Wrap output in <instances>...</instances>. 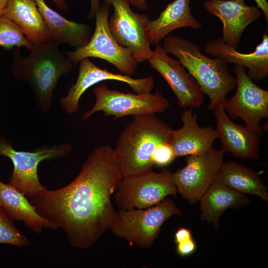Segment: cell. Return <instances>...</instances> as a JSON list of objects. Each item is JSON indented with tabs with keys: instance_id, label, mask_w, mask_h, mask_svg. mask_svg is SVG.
Here are the masks:
<instances>
[{
	"instance_id": "cell-13",
	"label": "cell",
	"mask_w": 268,
	"mask_h": 268,
	"mask_svg": "<svg viewBox=\"0 0 268 268\" xmlns=\"http://www.w3.org/2000/svg\"><path fill=\"white\" fill-rule=\"evenodd\" d=\"M107 80L125 82L136 93L150 92L154 86L152 76L133 78L123 74L114 73L106 68L98 67L89 58H84L79 62L76 82L69 88L67 95L60 100L61 108L67 114H75L78 111L80 98L84 92L95 84Z\"/></svg>"
},
{
	"instance_id": "cell-2",
	"label": "cell",
	"mask_w": 268,
	"mask_h": 268,
	"mask_svg": "<svg viewBox=\"0 0 268 268\" xmlns=\"http://www.w3.org/2000/svg\"><path fill=\"white\" fill-rule=\"evenodd\" d=\"M29 51L27 56L21 57L19 48H15L11 70L16 79L30 86L37 107L47 114L59 80L69 74L73 65L52 40L33 44Z\"/></svg>"
},
{
	"instance_id": "cell-12",
	"label": "cell",
	"mask_w": 268,
	"mask_h": 268,
	"mask_svg": "<svg viewBox=\"0 0 268 268\" xmlns=\"http://www.w3.org/2000/svg\"><path fill=\"white\" fill-rule=\"evenodd\" d=\"M234 71L237 90L232 97L224 102V110L233 117L241 118L246 127L262 136L263 131L260 121L268 118V91L253 81L245 67L236 65Z\"/></svg>"
},
{
	"instance_id": "cell-21",
	"label": "cell",
	"mask_w": 268,
	"mask_h": 268,
	"mask_svg": "<svg viewBox=\"0 0 268 268\" xmlns=\"http://www.w3.org/2000/svg\"><path fill=\"white\" fill-rule=\"evenodd\" d=\"M2 15L14 23L31 43L52 40L34 0H8Z\"/></svg>"
},
{
	"instance_id": "cell-5",
	"label": "cell",
	"mask_w": 268,
	"mask_h": 268,
	"mask_svg": "<svg viewBox=\"0 0 268 268\" xmlns=\"http://www.w3.org/2000/svg\"><path fill=\"white\" fill-rule=\"evenodd\" d=\"M181 214L174 201L165 199L146 208L121 209L110 230L115 236L146 249L152 245L168 218Z\"/></svg>"
},
{
	"instance_id": "cell-23",
	"label": "cell",
	"mask_w": 268,
	"mask_h": 268,
	"mask_svg": "<svg viewBox=\"0 0 268 268\" xmlns=\"http://www.w3.org/2000/svg\"><path fill=\"white\" fill-rule=\"evenodd\" d=\"M200 219L211 223L219 229L218 220L222 213L228 208L243 206L249 201L241 193L216 180L200 199Z\"/></svg>"
},
{
	"instance_id": "cell-28",
	"label": "cell",
	"mask_w": 268,
	"mask_h": 268,
	"mask_svg": "<svg viewBox=\"0 0 268 268\" xmlns=\"http://www.w3.org/2000/svg\"><path fill=\"white\" fill-rule=\"evenodd\" d=\"M177 244L178 253L182 256L192 254L195 250L196 245L192 238L179 242Z\"/></svg>"
},
{
	"instance_id": "cell-24",
	"label": "cell",
	"mask_w": 268,
	"mask_h": 268,
	"mask_svg": "<svg viewBox=\"0 0 268 268\" xmlns=\"http://www.w3.org/2000/svg\"><path fill=\"white\" fill-rule=\"evenodd\" d=\"M216 180L241 193L257 196L268 201V188L259 174L236 161L224 162Z\"/></svg>"
},
{
	"instance_id": "cell-9",
	"label": "cell",
	"mask_w": 268,
	"mask_h": 268,
	"mask_svg": "<svg viewBox=\"0 0 268 268\" xmlns=\"http://www.w3.org/2000/svg\"><path fill=\"white\" fill-rule=\"evenodd\" d=\"M177 193L172 173L164 169L160 173L151 171L122 178L114 195L116 204L129 210L152 206Z\"/></svg>"
},
{
	"instance_id": "cell-27",
	"label": "cell",
	"mask_w": 268,
	"mask_h": 268,
	"mask_svg": "<svg viewBox=\"0 0 268 268\" xmlns=\"http://www.w3.org/2000/svg\"><path fill=\"white\" fill-rule=\"evenodd\" d=\"M176 156L169 143L159 145L152 156L153 164L160 167L168 165L175 159Z\"/></svg>"
},
{
	"instance_id": "cell-15",
	"label": "cell",
	"mask_w": 268,
	"mask_h": 268,
	"mask_svg": "<svg viewBox=\"0 0 268 268\" xmlns=\"http://www.w3.org/2000/svg\"><path fill=\"white\" fill-rule=\"evenodd\" d=\"M203 7L218 17L223 24L222 39L228 46L236 49L245 28L261 15L257 6L246 3V0H206Z\"/></svg>"
},
{
	"instance_id": "cell-33",
	"label": "cell",
	"mask_w": 268,
	"mask_h": 268,
	"mask_svg": "<svg viewBox=\"0 0 268 268\" xmlns=\"http://www.w3.org/2000/svg\"><path fill=\"white\" fill-rule=\"evenodd\" d=\"M53 2L60 8L65 11H68V6L65 0H52Z\"/></svg>"
},
{
	"instance_id": "cell-8",
	"label": "cell",
	"mask_w": 268,
	"mask_h": 268,
	"mask_svg": "<svg viewBox=\"0 0 268 268\" xmlns=\"http://www.w3.org/2000/svg\"><path fill=\"white\" fill-rule=\"evenodd\" d=\"M93 91L95 102L91 109L83 113V121L99 111H102L105 117L113 116L117 119L129 115L135 117L162 113L170 106L169 101L159 91L124 93L110 89L104 83L95 87Z\"/></svg>"
},
{
	"instance_id": "cell-25",
	"label": "cell",
	"mask_w": 268,
	"mask_h": 268,
	"mask_svg": "<svg viewBox=\"0 0 268 268\" xmlns=\"http://www.w3.org/2000/svg\"><path fill=\"white\" fill-rule=\"evenodd\" d=\"M32 45L14 23L3 15H0V46L6 50L23 46L29 51Z\"/></svg>"
},
{
	"instance_id": "cell-6",
	"label": "cell",
	"mask_w": 268,
	"mask_h": 268,
	"mask_svg": "<svg viewBox=\"0 0 268 268\" xmlns=\"http://www.w3.org/2000/svg\"><path fill=\"white\" fill-rule=\"evenodd\" d=\"M68 142L39 146L33 151L15 149L11 142L0 135V155L8 158L13 169L9 183L30 199L46 189L41 183L38 175L39 163L45 160H54L67 156L72 150Z\"/></svg>"
},
{
	"instance_id": "cell-32",
	"label": "cell",
	"mask_w": 268,
	"mask_h": 268,
	"mask_svg": "<svg viewBox=\"0 0 268 268\" xmlns=\"http://www.w3.org/2000/svg\"><path fill=\"white\" fill-rule=\"evenodd\" d=\"M130 3L136 8L144 10L147 8V4L145 0H129Z\"/></svg>"
},
{
	"instance_id": "cell-26",
	"label": "cell",
	"mask_w": 268,
	"mask_h": 268,
	"mask_svg": "<svg viewBox=\"0 0 268 268\" xmlns=\"http://www.w3.org/2000/svg\"><path fill=\"white\" fill-rule=\"evenodd\" d=\"M14 220L0 206V244L23 247L29 244V239L15 227Z\"/></svg>"
},
{
	"instance_id": "cell-10",
	"label": "cell",
	"mask_w": 268,
	"mask_h": 268,
	"mask_svg": "<svg viewBox=\"0 0 268 268\" xmlns=\"http://www.w3.org/2000/svg\"><path fill=\"white\" fill-rule=\"evenodd\" d=\"M225 152L213 147L201 155L187 156L186 166L172 173L177 192L190 204L196 203L216 180Z\"/></svg>"
},
{
	"instance_id": "cell-22",
	"label": "cell",
	"mask_w": 268,
	"mask_h": 268,
	"mask_svg": "<svg viewBox=\"0 0 268 268\" xmlns=\"http://www.w3.org/2000/svg\"><path fill=\"white\" fill-rule=\"evenodd\" d=\"M0 206L14 221H22L29 229L37 234L44 228L57 230V225L40 215L22 193L9 184L0 181Z\"/></svg>"
},
{
	"instance_id": "cell-17",
	"label": "cell",
	"mask_w": 268,
	"mask_h": 268,
	"mask_svg": "<svg viewBox=\"0 0 268 268\" xmlns=\"http://www.w3.org/2000/svg\"><path fill=\"white\" fill-rule=\"evenodd\" d=\"M213 111L221 148L238 158H258L261 136L247 127L234 123L226 114L223 104Z\"/></svg>"
},
{
	"instance_id": "cell-7",
	"label": "cell",
	"mask_w": 268,
	"mask_h": 268,
	"mask_svg": "<svg viewBox=\"0 0 268 268\" xmlns=\"http://www.w3.org/2000/svg\"><path fill=\"white\" fill-rule=\"evenodd\" d=\"M110 6L104 2L97 12L95 30L89 41L65 54L73 65L84 58H99L114 66L123 74L131 76L138 63L131 50L119 45L112 34L109 26Z\"/></svg>"
},
{
	"instance_id": "cell-18",
	"label": "cell",
	"mask_w": 268,
	"mask_h": 268,
	"mask_svg": "<svg viewBox=\"0 0 268 268\" xmlns=\"http://www.w3.org/2000/svg\"><path fill=\"white\" fill-rule=\"evenodd\" d=\"M205 52L214 58L222 59L227 63L247 67V74L252 80H261L268 75V35L265 32L263 40L255 51L244 54L227 45L222 37L214 38L205 45Z\"/></svg>"
},
{
	"instance_id": "cell-29",
	"label": "cell",
	"mask_w": 268,
	"mask_h": 268,
	"mask_svg": "<svg viewBox=\"0 0 268 268\" xmlns=\"http://www.w3.org/2000/svg\"><path fill=\"white\" fill-rule=\"evenodd\" d=\"M90 0V8L88 14V17L90 19L95 18L97 12L99 10L101 7L100 0ZM113 0H104V3L111 5Z\"/></svg>"
},
{
	"instance_id": "cell-34",
	"label": "cell",
	"mask_w": 268,
	"mask_h": 268,
	"mask_svg": "<svg viewBox=\"0 0 268 268\" xmlns=\"http://www.w3.org/2000/svg\"><path fill=\"white\" fill-rule=\"evenodd\" d=\"M8 0H0V15L2 14Z\"/></svg>"
},
{
	"instance_id": "cell-14",
	"label": "cell",
	"mask_w": 268,
	"mask_h": 268,
	"mask_svg": "<svg viewBox=\"0 0 268 268\" xmlns=\"http://www.w3.org/2000/svg\"><path fill=\"white\" fill-rule=\"evenodd\" d=\"M147 61L168 83L179 107L193 109L202 104L203 93L196 79L178 60L169 56L161 46L156 45Z\"/></svg>"
},
{
	"instance_id": "cell-1",
	"label": "cell",
	"mask_w": 268,
	"mask_h": 268,
	"mask_svg": "<svg viewBox=\"0 0 268 268\" xmlns=\"http://www.w3.org/2000/svg\"><path fill=\"white\" fill-rule=\"evenodd\" d=\"M122 179L114 149L103 145L89 154L77 176L61 189L39 192L29 199L37 213L66 232L76 248L93 245L116 220L111 195Z\"/></svg>"
},
{
	"instance_id": "cell-16",
	"label": "cell",
	"mask_w": 268,
	"mask_h": 268,
	"mask_svg": "<svg viewBox=\"0 0 268 268\" xmlns=\"http://www.w3.org/2000/svg\"><path fill=\"white\" fill-rule=\"evenodd\" d=\"M181 119L183 126L172 130L170 142L176 157L200 155L213 147V144L218 138L216 130L212 127H200L192 108L184 110Z\"/></svg>"
},
{
	"instance_id": "cell-4",
	"label": "cell",
	"mask_w": 268,
	"mask_h": 268,
	"mask_svg": "<svg viewBox=\"0 0 268 268\" xmlns=\"http://www.w3.org/2000/svg\"><path fill=\"white\" fill-rule=\"evenodd\" d=\"M165 51L176 56L209 98L208 108L213 111L223 104L228 93L236 87L237 79L223 59L210 58L194 42L180 37L167 35L163 39Z\"/></svg>"
},
{
	"instance_id": "cell-19",
	"label": "cell",
	"mask_w": 268,
	"mask_h": 268,
	"mask_svg": "<svg viewBox=\"0 0 268 268\" xmlns=\"http://www.w3.org/2000/svg\"><path fill=\"white\" fill-rule=\"evenodd\" d=\"M34 0L52 40L57 44H67L77 48L89 41L92 35L89 25L67 19L49 7L45 0Z\"/></svg>"
},
{
	"instance_id": "cell-11",
	"label": "cell",
	"mask_w": 268,
	"mask_h": 268,
	"mask_svg": "<svg viewBox=\"0 0 268 268\" xmlns=\"http://www.w3.org/2000/svg\"><path fill=\"white\" fill-rule=\"evenodd\" d=\"M114 12L109 20L110 30L118 43L127 48L137 63L151 56L153 51L146 33L150 20L144 14L134 12L129 0H113Z\"/></svg>"
},
{
	"instance_id": "cell-3",
	"label": "cell",
	"mask_w": 268,
	"mask_h": 268,
	"mask_svg": "<svg viewBox=\"0 0 268 268\" xmlns=\"http://www.w3.org/2000/svg\"><path fill=\"white\" fill-rule=\"evenodd\" d=\"M172 129L156 114L135 116L118 137L114 149L122 179L152 171V156L170 142Z\"/></svg>"
},
{
	"instance_id": "cell-31",
	"label": "cell",
	"mask_w": 268,
	"mask_h": 268,
	"mask_svg": "<svg viewBox=\"0 0 268 268\" xmlns=\"http://www.w3.org/2000/svg\"><path fill=\"white\" fill-rule=\"evenodd\" d=\"M257 6L262 10L265 16L267 22L268 21V2L267 0H254Z\"/></svg>"
},
{
	"instance_id": "cell-30",
	"label": "cell",
	"mask_w": 268,
	"mask_h": 268,
	"mask_svg": "<svg viewBox=\"0 0 268 268\" xmlns=\"http://www.w3.org/2000/svg\"><path fill=\"white\" fill-rule=\"evenodd\" d=\"M192 238L191 231L185 228H181L177 230L175 235V241L177 243Z\"/></svg>"
},
{
	"instance_id": "cell-20",
	"label": "cell",
	"mask_w": 268,
	"mask_h": 268,
	"mask_svg": "<svg viewBox=\"0 0 268 268\" xmlns=\"http://www.w3.org/2000/svg\"><path fill=\"white\" fill-rule=\"evenodd\" d=\"M190 0H174L156 19L149 20L146 33L150 44L158 45L171 32L180 28L199 29L202 27L191 12Z\"/></svg>"
}]
</instances>
